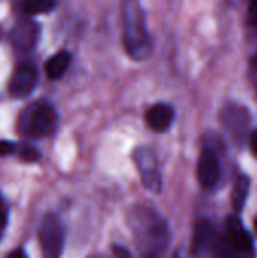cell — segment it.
Returning <instances> with one entry per match:
<instances>
[{
    "instance_id": "1",
    "label": "cell",
    "mask_w": 257,
    "mask_h": 258,
    "mask_svg": "<svg viewBox=\"0 0 257 258\" xmlns=\"http://www.w3.org/2000/svg\"><path fill=\"white\" fill-rule=\"evenodd\" d=\"M127 224L141 258H162L170 245V228L153 209L135 206L127 215Z\"/></svg>"
},
{
    "instance_id": "2",
    "label": "cell",
    "mask_w": 257,
    "mask_h": 258,
    "mask_svg": "<svg viewBox=\"0 0 257 258\" xmlns=\"http://www.w3.org/2000/svg\"><path fill=\"white\" fill-rule=\"evenodd\" d=\"M58 118V110L50 101L36 100L23 109L18 116L17 128L23 138L42 139L55 132Z\"/></svg>"
},
{
    "instance_id": "3",
    "label": "cell",
    "mask_w": 257,
    "mask_h": 258,
    "mask_svg": "<svg viewBox=\"0 0 257 258\" xmlns=\"http://www.w3.org/2000/svg\"><path fill=\"white\" fill-rule=\"evenodd\" d=\"M214 254L218 258H254L253 237L238 218L230 216L227 219L224 234L218 239Z\"/></svg>"
},
{
    "instance_id": "4",
    "label": "cell",
    "mask_w": 257,
    "mask_h": 258,
    "mask_svg": "<svg viewBox=\"0 0 257 258\" xmlns=\"http://www.w3.org/2000/svg\"><path fill=\"white\" fill-rule=\"evenodd\" d=\"M130 11L124 6L126 27L123 33V44L127 54L135 60H145L151 54V39L144 26L142 14L136 3H130Z\"/></svg>"
},
{
    "instance_id": "5",
    "label": "cell",
    "mask_w": 257,
    "mask_h": 258,
    "mask_svg": "<svg viewBox=\"0 0 257 258\" xmlns=\"http://www.w3.org/2000/svg\"><path fill=\"white\" fill-rule=\"evenodd\" d=\"M38 242L44 258H61L65 243V230L61 219L48 213L42 218L38 228Z\"/></svg>"
},
{
    "instance_id": "6",
    "label": "cell",
    "mask_w": 257,
    "mask_h": 258,
    "mask_svg": "<svg viewBox=\"0 0 257 258\" xmlns=\"http://www.w3.org/2000/svg\"><path fill=\"white\" fill-rule=\"evenodd\" d=\"M38 80H39L38 67L32 60H23L14 68L9 77L8 94L15 100L26 98L30 94H33V91L36 89Z\"/></svg>"
},
{
    "instance_id": "7",
    "label": "cell",
    "mask_w": 257,
    "mask_h": 258,
    "mask_svg": "<svg viewBox=\"0 0 257 258\" xmlns=\"http://www.w3.org/2000/svg\"><path fill=\"white\" fill-rule=\"evenodd\" d=\"M133 160L139 169L142 186L153 194H159L162 190V177L155 153L147 147H139L133 153Z\"/></svg>"
},
{
    "instance_id": "8",
    "label": "cell",
    "mask_w": 257,
    "mask_h": 258,
    "mask_svg": "<svg viewBox=\"0 0 257 258\" xmlns=\"http://www.w3.org/2000/svg\"><path fill=\"white\" fill-rule=\"evenodd\" d=\"M39 38H41V26L30 18H23L17 21L8 33V39L11 45L15 50L24 53L32 51L39 42Z\"/></svg>"
},
{
    "instance_id": "9",
    "label": "cell",
    "mask_w": 257,
    "mask_h": 258,
    "mask_svg": "<svg viewBox=\"0 0 257 258\" xmlns=\"http://www.w3.org/2000/svg\"><path fill=\"white\" fill-rule=\"evenodd\" d=\"M218 233L212 222L198 221L192 231L191 239V254L194 258H204L209 254L215 252L218 243Z\"/></svg>"
},
{
    "instance_id": "10",
    "label": "cell",
    "mask_w": 257,
    "mask_h": 258,
    "mask_svg": "<svg viewBox=\"0 0 257 258\" xmlns=\"http://www.w3.org/2000/svg\"><path fill=\"white\" fill-rule=\"evenodd\" d=\"M221 175V166L217 154L211 148H204L200 153L198 165H197V178L200 184L206 189L214 187Z\"/></svg>"
},
{
    "instance_id": "11",
    "label": "cell",
    "mask_w": 257,
    "mask_h": 258,
    "mask_svg": "<svg viewBox=\"0 0 257 258\" xmlns=\"http://www.w3.org/2000/svg\"><path fill=\"white\" fill-rule=\"evenodd\" d=\"M174 119V110L167 103H156L153 104L145 113L147 125L155 132H165L170 128Z\"/></svg>"
},
{
    "instance_id": "12",
    "label": "cell",
    "mask_w": 257,
    "mask_h": 258,
    "mask_svg": "<svg viewBox=\"0 0 257 258\" xmlns=\"http://www.w3.org/2000/svg\"><path fill=\"white\" fill-rule=\"evenodd\" d=\"M70 62H71V54L67 51V50H59L56 51L55 54H52L45 63H44V71H45V76L50 79V80H58L61 79L68 67H70Z\"/></svg>"
},
{
    "instance_id": "13",
    "label": "cell",
    "mask_w": 257,
    "mask_h": 258,
    "mask_svg": "<svg viewBox=\"0 0 257 258\" xmlns=\"http://www.w3.org/2000/svg\"><path fill=\"white\" fill-rule=\"evenodd\" d=\"M223 119H224V124L230 130H235V132L245 128L248 125V121H250L245 107H239V106H235V104L226 107Z\"/></svg>"
},
{
    "instance_id": "14",
    "label": "cell",
    "mask_w": 257,
    "mask_h": 258,
    "mask_svg": "<svg viewBox=\"0 0 257 258\" xmlns=\"http://www.w3.org/2000/svg\"><path fill=\"white\" fill-rule=\"evenodd\" d=\"M248 192H250V178L247 175H239L233 186V194H232V204L236 213L242 212V209L245 207Z\"/></svg>"
},
{
    "instance_id": "15",
    "label": "cell",
    "mask_w": 257,
    "mask_h": 258,
    "mask_svg": "<svg viewBox=\"0 0 257 258\" xmlns=\"http://www.w3.org/2000/svg\"><path fill=\"white\" fill-rule=\"evenodd\" d=\"M56 3L55 2H47V0H29L20 5V9L24 15H39V14H47L52 9H55Z\"/></svg>"
},
{
    "instance_id": "16",
    "label": "cell",
    "mask_w": 257,
    "mask_h": 258,
    "mask_svg": "<svg viewBox=\"0 0 257 258\" xmlns=\"http://www.w3.org/2000/svg\"><path fill=\"white\" fill-rule=\"evenodd\" d=\"M17 156L21 162H26V163H35L41 159L39 150L33 145H29V144H18Z\"/></svg>"
},
{
    "instance_id": "17",
    "label": "cell",
    "mask_w": 257,
    "mask_h": 258,
    "mask_svg": "<svg viewBox=\"0 0 257 258\" xmlns=\"http://www.w3.org/2000/svg\"><path fill=\"white\" fill-rule=\"evenodd\" d=\"M18 151V144L12 141H0V157L14 156Z\"/></svg>"
},
{
    "instance_id": "18",
    "label": "cell",
    "mask_w": 257,
    "mask_h": 258,
    "mask_svg": "<svg viewBox=\"0 0 257 258\" xmlns=\"http://www.w3.org/2000/svg\"><path fill=\"white\" fill-rule=\"evenodd\" d=\"M8 213H9V209H8V204L5 201V198L2 197L0 194V239L5 233V228L8 225Z\"/></svg>"
},
{
    "instance_id": "19",
    "label": "cell",
    "mask_w": 257,
    "mask_h": 258,
    "mask_svg": "<svg viewBox=\"0 0 257 258\" xmlns=\"http://www.w3.org/2000/svg\"><path fill=\"white\" fill-rule=\"evenodd\" d=\"M248 21L251 26L257 27V2H253L248 8Z\"/></svg>"
},
{
    "instance_id": "20",
    "label": "cell",
    "mask_w": 257,
    "mask_h": 258,
    "mask_svg": "<svg viewBox=\"0 0 257 258\" xmlns=\"http://www.w3.org/2000/svg\"><path fill=\"white\" fill-rule=\"evenodd\" d=\"M112 251H114V255L117 258H132V254L126 248H123L120 245H114L112 246Z\"/></svg>"
},
{
    "instance_id": "21",
    "label": "cell",
    "mask_w": 257,
    "mask_h": 258,
    "mask_svg": "<svg viewBox=\"0 0 257 258\" xmlns=\"http://www.w3.org/2000/svg\"><path fill=\"white\" fill-rule=\"evenodd\" d=\"M6 258H29L27 257V254H26V251L23 249V248H15L14 251H11Z\"/></svg>"
},
{
    "instance_id": "22",
    "label": "cell",
    "mask_w": 257,
    "mask_h": 258,
    "mask_svg": "<svg viewBox=\"0 0 257 258\" xmlns=\"http://www.w3.org/2000/svg\"><path fill=\"white\" fill-rule=\"evenodd\" d=\"M248 141H250V148H251L253 154L257 156V128L250 133V139Z\"/></svg>"
},
{
    "instance_id": "23",
    "label": "cell",
    "mask_w": 257,
    "mask_h": 258,
    "mask_svg": "<svg viewBox=\"0 0 257 258\" xmlns=\"http://www.w3.org/2000/svg\"><path fill=\"white\" fill-rule=\"evenodd\" d=\"M250 63H251V68L254 70L257 73V51L251 56V60H250Z\"/></svg>"
},
{
    "instance_id": "24",
    "label": "cell",
    "mask_w": 257,
    "mask_h": 258,
    "mask_svg": "<svg viewBox=\"0 0 257 258\" xmlns=\"http://www.w3.org/2000/svg\"><path fill=\"white\" fill-rule=\"evenodd\" d=\"M254 227H256V231H257V216H256V219H254Z\"/></svg>"
},
{
    "instance_id": "25",
    "label": "cell",
    "mask_w": 257,
    "mask_h": 258,
    "mask_svg": "<svg viewBox=\"0 0 257 258\" xmlns=\"http://www.w3.org/2000/svg\"><path fill=\"white\" fill-rule=\"evenodd\" d=\"M174 258H180V257H174Z\"/></svg>"
}]
</instances>
